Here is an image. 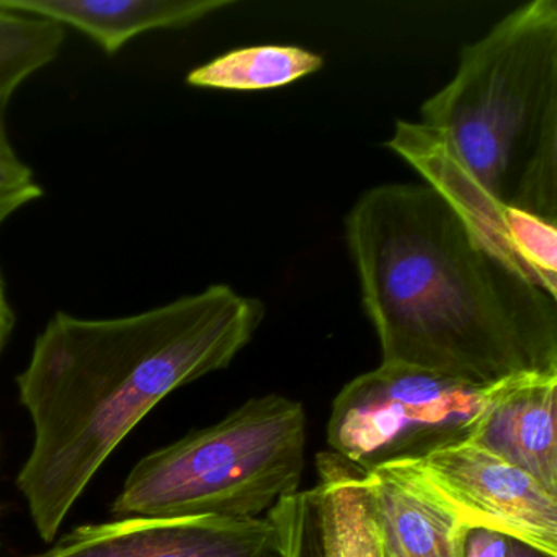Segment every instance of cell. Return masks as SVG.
Returning a JSON list of instances; mask_svg holds the SVG:
<instances>
[{
	"label": "cell",
	"instance_id": "cell-18",
	"mask_svg": "<svg viewBox=\"0 0 557 557\" xmlns=\"http://www.w3.org/2000/svg\"><path fill=\"white\" fill-rule=\"evenodd\" d=\"M14 325L15 314L12 311L11 302H9L8 293H5L4 278H2V273H0V354L4 350Z\"/></svg>",
	"mask_w": 557,
	"mask_h": 557
},
{
	"label": "cell",
	"instance_id": "cell-4",
	"mask_svg": "<svg viewBox=\"0 0 557 557\" xmlns=\"http://www.w3.org/2000/svg\"><path fill=\"white\" fill-rule=\"evenodd\" d=\"M306 443L301 403L280 394L252 397L214 425L139 459L112 513L260 518L299 492Z\"/></svg>",
	"mask_w": 557,
	"mask_h": 557
},
{
	"label": "cell",
	"instance_id": "cell-13",
	"mask_svg": "<svg viewBox=\"0 0 557 557\" xmlns=\"http://www.w3.org/2000/svg\"><path fill=\"white\" fill-rule=\"evenodd\" d=\"M324 67V58L298 47L240 48L191 71L187 83L207 89L253 90L278 89Z\"/></svg>",
	"mask_w": 557,
	"mask_h": 557
},
{
	"label": "cell",
	"instance_id": "cell-1",
	"mask_svg": "<svg viewBox=\"0 0 557 557\" xmlns=\"http://www.w3.org/2000/svg\"><path fill=\"white\" fill-rule=\"evenodd\" d=\"M265 312L260 299L211 285L138 314L48 321L15 380L34 423L15 484L45 543L139 422L178 387L230 367Z\"/></svg>",
	"mask_w": 557,
	"mask_h": 557
},
{
	"label": "cell",
	"instance_id": "cell-14",
	"mask_svg": "<svg viewBox=\"0 0 557 557\" xmlns=\"http://www.w3.org/2000/svg\"><path fill=\"white\" fill-rule=\"evenodd\" d=\"M66 28L57 22L0 9V103L60 57Z\"/></svg>",
	"mask_w": 557,
	"mask_h": 557
},
{
	"label": "cell",
	"instance_id": "cell-8",
	"mask_svg": "<svg viewBox=\"0 0 557 557\" xmlns=\"http://www.w3.org/2000/svg\"><path fill=\"white\" fill-rule=\"evenodd\" d=\"M25 557H282L269 517H125L83 524Z\"/></svg>",
	"mask_w": 557,
	"mask_h": 557
},
{
	"label": "cell",
	"instance_id": "cell-17",
	"mask_svg": "<svg viewBox=\"0 0 557 557\" xmlns=\"http://www.w3.org/2000/svg\"><path fill=\"white\" fill-rule=\"evenodd\" d=\"M513 540L484 528H469L465 557H508Z\"/></svg>",
	"mask_w": 557,
	"mask_h": 557
},
{
	"label": "cell",
	"instance_id": "cell-7",
	"mask_svg": "<svg viewBox=\"0 0 557 557\" xmlns=\"http://www.w3.org/2000/svg\"><path fill=\"white\" fill-rule=\"evenodd\" d=\"M386 146L422 175L485 249L557 298V224L498 203L422 123L399 120Z\"/></svg>",
	"mask_w": 557,
	"mask_h": 557
},
{
	"label": "cell",
	"instance_id": "cell-11",
	"mask_svg": "<svg viewBox=\"0 0 557 557\" xmlns=\"http://www.w3.org/2000/svg\"><path fill=\"white\" fill-rule=\"evenodd\" d=\"M233 0H0V9L57 22L86 35L103 53H119L133 38L181 30Z\"/></svg>",
	"mask_w": 557,
	"mask_h": 557
},
{
	"label": "cell",
	"instance_id": "cell-15",
	"mask_svg": "<svg viewBox=\"0 0 557 557\" xmlns=\"http://www.w3.org/2000/svg\"><path fill=\"white\" fill-rule=\"evenodd\" d=\"M267 517L275 524L282 557H321L309 492H296L282 498Z\"/></svg>",
	"mask_w": 557,
	"mask_h": 557
},
{
	"label": "cell",
	"instance_id": "cell-2",
	"mask_svg": "<svg viewBox=\"0 0 557 557\" xmlns=\"http://www.w3.org/2000/svg\"><path fill=\"white\" fill-rule=\"evenodd\" d=\"M345 237L384 364L475 386L557 374V298L485 249L429 185L364 191Z\"/></svg>",
	"mask_w": 557,
	"mask_h": 557
},
{
	"label": "cell",
	"instance_id": "cell-19",
	"mask_svg": "<svg viewBox=\"0 0 557 557\" xmlns=\"http://www.w3.org/2000/svg\"><path fill=\"white\" fill-rule=\"evenodd\" d=\"M508 557H547L544 554L537 553V550L531 549V547L524 546V544L511 543L510 553Z\"/></svg>",
	"mask_w": 557,
	"mask_h": 557
},
{
	"label": "cell",
	"instance_id": "cell-5",
	"mask_svg": "<svg viewBox=\"0 0 557 557\" xmlns=\"http://www.w3.org/2000/svg\"><path fill=\"white\" fill-rule=\"evenodd\" d=\"M518 377L475 386L417 368L381 363L355 377L335 397L329 445L367 472L419 461L436 449L471 440L492 404Z\"/></svg>",
	"mask_w": 557,
	"mask_h": 557
},
{
	"label": "cell",
	"instance_id": "cell-9",
	"mask_svg": "<svg viewBox=\"0 0 557 557\" xmlns=\"http://www.w3.org/2000/svg\"><path fill=\"white\" fill-rule=\"evenodd\" d=\"M386 557H465L469 527L409 462L368 472Z\"/></svg>",
	"mask_w": 557,
	"mask_h": 557
},
{
	"label": "cell",
	"instance_id": "cell-10",
	"mask_svg": "<svg viewBox=\"0 0 557 557\" xmlns=\"http://www.w3.org/2000/svg\"><path fill=\"white\" fill-rule=\"evenodd\" d=\"M557 374L515 380L492 404L471 442L557 495Z\"/></svg>",
	"mask_w": 557,
	"mask_h": 557
},
{
	"label": "cell",
	"instance_id": "cell-12",
	"mask_svg": "<svg viewBox=\"0 0 557 557\" xmlns=\"http://www.w3.org/2000/svg\"><path fill=\"white\" fill-rule=\"evenodd\" d=\"M309 492L321 557H386L368 472L334 451L318 455Z\"/></svg>",
	"mask_w": 557,
	"mask_h": 557
},
{
	"label": "cell",
	"instance_id": "cell-6",
	"mask_svg": "<svg viewBox=\"0 0 557 557\" xmlns=\"http://www.w3.org/2000/svg\"><path fill=\"white\" fill-rule=\"evenodd\" d=\"M409 465L469 528L497 531L557 557V495L527 472L471 440Z\"/></svg>",
	"mask_w": 557,
	"mask_h": 557
},
{
	"label": "cell",
	"instance_id": "cell-3",
	"mask_svg": "<svg viewBox=\"0 0 557 557\" xmlns=\"http://www.w3.org/2000/svg\"><path fill=\"white\" fill-rule=\"evenodd\" d=\"M422 125L511 210L557 224V0H533L462 48Z\"/></svg>",
	"mask_w": 557,
	"mask_h": 557
},
{
	"label": "cell",
	"instance_id": "cell-16",
	"mask_svg": "<svg viewBox=\"0 0 557 557\" xmlns=\"http://www.w3.org/2000/svg\"><path fill=\"white\" fill-rule=\"evenodd\" d=\"M9 103H0V226L21 208L44 197L34 171L18 158L8 129Z\"/></svg>",
	"mask_w": 557,
	"mask_h": 557
}]
</instances>
